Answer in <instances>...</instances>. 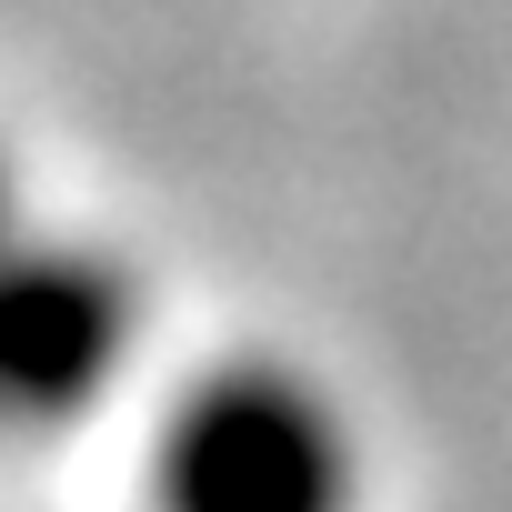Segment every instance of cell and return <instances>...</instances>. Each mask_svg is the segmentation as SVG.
<instances>
[{
  "mask_svg": "<svg viewBox=\"0 0 512 512\" xmlns=\"http://www.w3.org/2000/svg\"><path fill=\"white\" fill-rule=\"evenodd\" d=\"M161 512H362V432L302 362L231 352L181 382L151 442Z\"/></svg>",
  "mask_w": 512,
  "mask_h": 512,
  "instance_id": "6da1fadb",
  "label": "cell"
},
{
  "mask_svg": "<svg viewBox=\"0 0 512 512\" xmlns=\"http://www.w3.org/2000/svg\"><path fill=\"white\" fill-rule=\"evenodd\" d=\"M141 342V282L111 241L11 231L0 241V442L101 412Z\"/></svg>",
  "mask_w": 512,
  "mask_h": 512,
  "instance_id": "7a4b0ae2",
  "label": "cell"
},
{
  "mask_svg": "<svg viewBox=\"0 0 512 512\" xmlns=\"http://www.w3.org/2000/svg\"><path fill=\"white\" fill-rule=\"evenodd\" d=\"M21 231V171H11V151H0V241Z\"/></svg>",
  "mask_w": 512,
  "mask_h": 512,
  "instance_id": "3957f363",
  "label": "cell"
}]
</instances>
